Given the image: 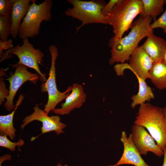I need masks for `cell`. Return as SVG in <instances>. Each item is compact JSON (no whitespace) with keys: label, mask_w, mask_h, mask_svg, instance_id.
Listing matches in <instances>:
<instances>
[{"label":"cell","mask_w":166,"mask_h":166,"mask_svg":"<svg viewBox=\"0 0 166 166\" xmlns=\"http://www.w3.org/2000/svg\"><path fill=\"white\" fill-rule=\"evenodd\" d=\"M34 109V111L32 114L23 119L21 125V129H23L27 124L36 120L42 123L41 135L53 131L57 135L64 132L63 129L66 125L61 121V118L59 116H49L48 114L39 108L38 105L35 106Z\"/></svg>","instance_id":"30bf717a"},{"label":"cell","mask_w":166,"mask_h":166,"mask_svg":"<svg viewBox=\"0 0 166 166\" xmlns=\"http://www.w3.org/2000/svg\"><path fill=\"white\" fill-rule=\"evenodd\" d=\"M162 112L164 117L166 121V105L162 109Z\"/></svg>","instance_id":"f1b7e54d"},{"label":"cell","mask_w":166,"mask_h":166,"mask_svg":"<svg viewBox=\"0 0 166 166\" xmlns=\"http://www.w3.org/2000/svg\"><path fill=\"white\" fill-rule=\"evenodd\" d=\"M162 108L145 102L140 105L134 124L146 128L162 149L166 148V121Z\"/></svg>","instance_id":"7a4b0ae2"},{"label":"cell","mask_w":166,"mask_h":166,"mask_svg":"<svg viewBox=\"0 0 166 166\" xmlns=\"http://www.w3.org/2000/svg\"><path fill=\"white\" fill-rule=\"evenodd\" d=\"M3 79L1 78L0 81V104L1 105L5 98H6L9 95V90L6 88L5 81Z\"/></svg>","instance_id":"cb8c5ba5"},{"label":"cell","mask_w":166,"mask_h":166,"mask_svg":"<svg viewBox=\"0 0 166 166\" xmlns=\"http://www.w3.org/2000/svg\"><path fill=\"white\" fill-rule=\"evenodd\" d=\"M143 10L140 16H150L154 21L164 11L165 0H141Z\"/></svg>","instance_id":"d6986e66"},{"label":"cell","mask_w":166,"mask_h":166,"mask_svg":"<svg viewBox=\"0 0 166 166\" xmlns=\"http://www.w3.org/2000/svg\"><path fill=\"white\" fill-rule=\"evenodd\" d=\"M31 0H14L10 16V35L14 39L18 35L21 21L26 15Z\"/></svg>","instance_id":"9a60e30c"},{"label":"cell","mask_w":166,"mask_h":166,"mask_svg":"<svg viewBox=\"0 0 166 166\" xmlns=\"http://www.w3.org/2000/svg\"><path fill=\"white\" fill-rule=\"evenodd\" d=\"M165 2H166V0H165Z\"/></svg>","instance_id":"d6a6232c"},{"label":"cell","mask_w":166,"mask_h":166,"mask_svg":"<svg viewBox=\"0 0 166 166\" xmlns=\"http://www.w3.org/2000/svg\"><path fill=\"white\" fill-rule=\"evenodd\" d=\"M72 5L71 8H68L65 14L81 21V24L76 27L78 32L83 26L91 23L107 24L105 17L101 10L106 4L101 0L83 1L79 0H67Z\"/></svg>","instance_id":"277c9868"},{"label":"cell","mask_w":166,"mask_h":166,"mask_svg":"<svg viewBox=\"0 0 166 166\" xmlns=\"http://www.w3.org/2000/svg\"><path fill=\"white\" fill-rule=\"evenodd\" d=\"M34 1L30 4L20 25L18 36L21 39L32 38L38 36L41 23L48 22L52 18V1L45 0L38 4Z\"/></svg>","instance_id":"5b68a950"},{"label":"cell","mask_w":166,"mask_h":166,"mask_svg":"<svg viewBox=\"0 0 166 166\" xmlns=\"http://www.w3.org/2000/svg\"><path fill=\"white\" fill-rule=\"evenodd\" d=\"M15 68L14 73L6 79L10 83L9 94L6 98V101L4 106L8 111L14 109L16 105L13 100L17 91L25 82L29 81L36 84L40 76L37 73H31L27 70V67L22 64H15L12 65Z\"/></svg>","instance_id":"9c48e42d"},{"label":"cell","mask_w":166,"mask_h":166,"mask_svg":"<svg viewBox=\"0 0 166 166\" xmlns=\"http://www.w3.org/2000/svg\"><path fill=\"white\" fill-rule=\"evenodd\" d=\"M14 0H0V15L10 19L11 14Z\"/></svg>","instance_id":"7402d4cb"},{"label":"cell","mask_w":166,"mask_h":166,"mask_svg":"<svg viewBox=\"0 0 166 166\" xmlns=\"http://www.w3.org/2000/svg\"><path fill=\"white\" fill-rule=\"evenodd\" d=\"M24 144V141L20 139L17 142H13L10 141L6 135H0V146L7 148L12 151H14L16 146H22Z\"/></svg>","instance_id":"44dd1931"},{"label":"cell","mask_w":166,"mask_h":166,"mask_svg":"<svg viewBox=\"0 0 166 166\" xmlns=\"http://www.w3.org/2000/svg\"><path fill=\"white\" fill-rule=\"evenodd\" d=\"M135 75L138 82L139 91L136 94L131 97L132 101L131 106L132 109L146 101L149 102L151 100L155 98L154 95L151 87L147 85L145 80Z\"/></svg>","instance_id":"2e32d148"},{"label":"cell","mask_w":166,"mask_h":166,"mask_svg":"<svg viewBox=\"0 0 166 166\" xmlns=\"http://www.w3.org/2000/svg\"><path fill=\"white\" fill-rule=\"evenodd\" d=\"M141 46L154 63L162 61L166 52V41L164 39L152 33Z\"/></svg>","instance_id":"5bb4252c"},{"label":"cell","mask_w":166,"mask_h":166,"mask_svg":"<svg viewBox=\"0 0 166 166\" xmlns=\"http://www.w3.org/2000/svg\"><path fill=\"white\" fill-rule=\"evenodd\" d=\"M12 42L11 39L4 41L0 40V57L3 53V50H6L12 49L14 47Z\"/></svg>","instance_id":"484cf974"},{"label":"cell","mask_w":166,"mask_h":166,"mask_svg":"<svg viewBox=\"0 0 166 166\" xmlns=\"http://www.w3.org/2000/svg\"><path fill=\"white\" fill-rule=\"evenodd\" d=\"M51 55V63L49 73V77L46 82L41 86L42 92H47L48 100L45 105L44 111L47 114L55 109L57 105L65 99L71 91L72 86H69L63 92H60L57 87L56 80L55 64L57 57L58 56V49L55 45H51L49 47Z\"/></svg>","instance_id":"52a82bcc"},{"label":"cell","mask_w":166,"mask_h":166,"mask_svg":"<svg viewBox=\"0 0 166 166\" xmlns=\"http://www.w3.org/2000/svg\"><path fill=\"white\" fill-rule=\"evenodd\" d=\"M129 61V64L120 63L114 66L117 75L122 76L123 71L128 69L145 81L148 78L149 73L154 62L141 46L137 47L132 53Z\"/></svg>","instance_id":"ba28073f"},{"label":"cell","mask_w":166,"mask_h":166,"mask_svg":"<svg viewBox=\"0 0 166 166\" xmlns=\"http://www.w3.org/2000/svg\"><path fill=\"white\" fill-rule=\"evenodd\" d=\"M148 78L156 88H166V65L162 61L154 63L149 73Z\"/></svg>","instance_id":"ac0fdd59"},{"label":"cell","mask_w":166,"mask_h":166,"mask_svg":"<svg viewBox=\"0 0 166 166\" xmlns=\"http://www.w3.org/2000/svg\"><path fill=\"white\" fill-rule=\"evenodd\" d=\"M120 140L124 146L122 156L116 163L108 166H119L123 164H130L135 166H149L139 153L132 140L131 134L128 137L126 132L122 131Z\"/></svg>","instance_id":"7c38bea8"},{"label":"cell","mask_w":166,"mask_h":166,"mask_svg":"<svg viewBox=\"0 0 166 166\" xmlns=\"http://www.w3.org/2000/svg\"><path fill=\"white\" fill-rule=\"evenodd\" d=\"M56 166H62V165L60 163H58Z\"/></svg>","instance_id":"4dcf8cb0"},{"label":"cell","mask_w":166,"mask_h":166,"mask_svg":"<svg viewBox=\"0 0 166 166\" xmlns=\"http://www.w3.org/2000/svg\"><path fill=\"white\" fill-rule=\"evenodd\" d=\"M150 26L152 30L156 28H161L164 33H166V8L162 15L151 24Z\"/></svg>","instance_id":"603a6c76"},{"label":"cell","mask_w":166,"mask_h":166,"mask_svg":"<svg viewBox=\"0 0 166 166\" xmlns=\"http://www.w3.org/2000/svg\"><path fill=\"white\" fill-rule=\"evenodd\" d=\"M11 23L10 19L0 15V39L2 41L8 40L10 34Z\"/></svg>","instance_id":"ffe728a7"},{"label":"cell","mask_w":166,"mask_h":166,"mask_svg":"<svg viewBox=\"0 0 166 166\" xmlns=\"http://www.w3.org/2000/svg\"><path fill=\"white\" fill-rule=\"evenodd\" d=\"M24 96L21 94L17 101L16 107L10 114L0 116V132L1 135H6L10 138L14 140L16 130L14 128L13 123L14 115L18 106L21 104Z\"/></svg>","instance_id":"e0dca14e"},{"label":"cell","mask_w":166,"mask_h":166,"mask_svg":"<svg viewBox=\"0 0 166 166\" xmlns=\"http://www.w3.org/2000/svg\"><path fill=\"white\" fill-rule=\"evenodd\" d=\"M150 16H140L132 23L131 30L124 37L115 41L111 38L109 45L111 48L110 65L115 63H124L129 60L130 56L138 47L140 41L153 33Z\"/></svg>","instance_id":"6da1fadb"},{"label":"cell","mask_w":166,"mask_h":166,"mask_svg":"<svg viewBox=\"0 0 166 166\" xmlns=\"http://www.w3.org/2000/svg\"><path fill=\"white\" fill-rule=\"evenodd\" d=\"M162 61L166 65V52L164 57Z\"/></svg>","instance_id":"f546056e"},{"label":"cell","mask_w":166,"mask_h":166,"mask_svg":"<svg viewBox=\"0 0 166 166\" xmlns=\"http://www.w3.org/2000/svg\"><path fill=\"white\" fill-rule=\"evenodd\" d=\"M86 96L82 86L74 83L72 86L71 93L61 104V108L55 109L52 111L59 115L68 114L74 109L80 108L85 101Z\"/></svg>","instance_id":"4fadbf2b"},{"label":"cell","mask_w":166,"mask_h":166,"mask_svg":"<svg viewBox=\"0 0 166 166\" xmlns=\"http://www.w3.org/2000/svg\"><path fill=\"white\" fill-rule=\"evenodd\" d=\"M22 40L21 45H17L13 48L6 50L0 57V62L11 57V54L18 57L19 61L18 64L24 65L34 69L40 76V80L43 83L47 80L45 74L42 73L40 69L39 64L43 61L44 53L40 49H36L29 41L28 38Z\"/></svg>","instance_id":"8992f818"},{"label":"cell","mask_w":166,"mask_h":166,"mask_svg":"<svg viewBox=\"0 0 166 166\" xmlns=\"http://www.w3.org/2000/svg\"><path fill=\"white\" fill-rule=\"evenodd\" d=\"M123 0H110L106 4L101 10L102 14L105 17L112 10L114 6L118 3L123 1Z\"/></svg>","instance_id":"d4e9b609"},{"label":"cell","mask_w":166,"mask_h":166,"mask_svg":"<svg viewBox=\"0 0 166 166\" xmlns=\"http://www.w3.org/2000/svg\"><path fill=\"white\" fill-rule=\"evenodd\" d=\"M164 158L163 163L162 166H166V148L164 150Z\"/></svg>","instance_id":"83f0119b"},{"label":"cell","mask_w":166,"mask_h":166,"mask_svg":"<svg viewBox=\"0 0 166 166\" xmlns=\"http://www.w3.org/2000/svg\"><path fill=\"white\" fill-rule=\"evenodd\" d=\"M141 0H123L116 5L105 17L107 24L111 25L114 34L112 38L116 41L122 38L131 28L134 19L142 13Z\"/></svg>","instance_id":"3957f363"},{"label":"cell","mask_w":166,"mask_h":166,"mask_svg":"<svg viewBox=\"0 0 166 166\" xmlns=\"http://www.w3.org/2000/svg\"><path fill=\"white\" fill-rule=\"evenodd\" d=\"M11 159V156L9 154H6L1 156L0 157V166H2V163L5 161L10 160Z\"/></svg>","instance_id":"4316f807"},{"label":"cell","mask_w":166,"mask_h":166,"mask_svg":"<svg viewBox=\"0 0 166 166\" xmlns=\"http://www.w3.org/2000/svg\"><path fill=\"white\" fill-rule=\"evenodd\" d=\"M62 166H68L66 164H64V165H62Z\"/></svg>","instance_id":"1f68e13d"},{"label":"cell","mask_w":166,"mask_h":166,"mask_svg":"<svg viewBox=\"0 0 166 166\" xmlns=\"http://www.w3.org/2000/svg\"><path fill=\"white\" fill-rule=\"evenodd\" d=\"M131 130L132 140L140 155H146L149 152L159 157L164 155V150L157 145L144 128L134 124Z\"/></svg>","instance_id":"8fae6325"}]
</instances>
